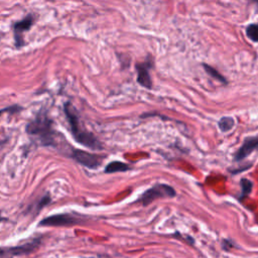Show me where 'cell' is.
I'll list each match as a JSON object with an SVG mask.
<instances>
[{
    "instance_id": "1",
    "label": "cell",
    "mask_w": 258,
    "mask_h": 258,
    "mask_svg": "<svg viewBox=\"0 0 258 258\" xmlns=\"http://www.w3.org/2000/svg\"><path fill=\"white\" fill-rule=\"evenodd\" d=\"M63 110L67 116V119L70 123V130L75 140L78 143L90 149H94V150L102 149L103 146L100 143V141L97 139V137L92 132L88 131L86 128H83L81 126L79 114L76 108L71 103H66Z\"/></svg>"
},
{
    "instance_id": "2",
    "label": "cell",
    "mask_w": 258,
    "mask_h": 258,
    "mask_svg": "<svg viewBox=\"0 0 258 258\" xmlns=\"http://www.w3.org/2000/svg\"><path fill=\"white\" fill-rule=\"evenodd\" d=\"M26 132L35 136L42 145L48 146L54 144V130L52 120L45 113H39L35 119L26 126Z\"/></svg>"
},
{
    "instance_id": "3",
    "label": "cell",
    "mask_w": 258,
    "mask_h": 258,
    "mask_svg": "<svg viewBox=\"0 0 258 258\" xmlns=\"http://www.w3.org/2000/svg\"><path fill=\"white\" fill-rule=\"evenodd\" d=\"M176 196L175 189L165 183H156L152 187L145 190L141 197L137 200L138 203H140L143 206H147L151 204L156 199L160 198H173Z\"/></svg>"
},
{
    "instance_id": "4",
    "label": "cell",
    "mask_w": 258,
    "mask_h": 258,
    "mask_svg": "<svg viewBox=\"0 0 258 258\" xmlns=\"http://www.w3.org/2000/svg\"><path fill=\"white\" fill-rule=\"evenodd\" d=\"M40 243H41V237H38L30 242L24 243L19 246L0 249V258H11L14 256L30 254L39 247Z\"/></svg>"
},
{
    "instance_id": "5",
    "label": "cell",
    "mask_w": 258,
    "mask_h": 258,
    "mask_svg": "<svg viewBox=\"0 0 258 258\" xmlns=\"http://www.w3.org/2000/svg\"><path fill=\"white\" fill-rule=\"evenodd\" d=\"M72 157L80 164L91 169L99 167L104 159V157L101 155L90 153L80 149H74L72 152Z\"/></svg>"
},
{
    "instance_id": "6",
    "label": "cell",
    "mask_w": 258,
    "mask_h": 258,
    "mask_svg": "<svg viewBox=\"0 0 258 258\" xmlns=\"http://www.w3.org/2000/svg\"><path fill=\"white\" fill-rule=\"evenodd\" d=\"M80 221L76 217L70 214H57L44 218L39 222V226L44 227H59V226H73L78 224Z\"/></svg>"
},
{
    "instance_id": "7",
    "label": "cell",
    "mask_w": 258,
    "mask_h": 258,
    "mask_svg": "<svg viewBox=\"0 0 258 258\" xmlns=\"http://www.w3.org/2000/svg\"><path fill=\"white\" fill-rule=\"evenodd\" d=\"M34 22V16L32 14L27 15L23 19L15 22L13 24V34H14V43L16 47H20L24 44L23 40V32L30 29Z\"/></svg>"
},
{
    "instance_id": "8",
    "label": "cell",
    "mask_w": 258,
    "mask_h": 258,
    "mask_svg": "<svg viewBox=\"0 0 258 258\" xmlns=\"http://www.w3.org/2000/svg\"><path fill=\"white\" fill-rule=\"evenodd\" d=\"M256 149H258V136L248 137L244 140L241 147L235 153L234 160L241 161Z\"/></svg>"
},
{
    "instance_id": "9",
    "label": "cell",
    "mask_w": 258,
    "mask_h": 258,
    "mask_svg": "<svg viewBox=\"0 0 258 258\" xmlns=\"http://www.w3.org/2000/svg\"><path fill=\"white\" fill-rule=\"evenodd\" d=\"M150 61H145L136 64L137 70V82L144 88L150 89L152 87V81L149 75Z\"/></svg>"
},
{
    "instance_id": "10",
    "label": "cell",
    "mask_w": 258,
    "mask_h": 258,
    "mask_svg": "<svg viewBox=\"0 0 258 258\" xmlns=\"http://www.w3.org/2000/svg\"><path fill=\"white\" fill-rule=\"evenodd\" d=\"M130 169L131 167L127 163H124L121 161H112L106 165L104 171L106 173H114V172H123Z\"/></svg>"
},
{
    "instance_id": "11",
    "label": "cell",
    "mask_w": 258,
    "mask_h": 258,
    "mask_svg": "<svg viewBox=\"0 0 258 258\" xmlns=\"http://www.w3.org/2000/svg\"><path fill=\"white\" fill-rule=\"evenodd\" d=\"M50 203H51V198H50V196H49L48 194H46L45 196H43L42 198H40V199L32 206V208H31L30 211H33V214H34V215H37L43 207H46V206L49 205Z\"/></svg>"
},
{
    "instance_id": "12",
    "label": "cell",
    "mask_w": 258,
    "mask_h": 258,
    "mask_svg": "<svg viewBox=\"0 0 258 258\" xmlns=\"http://www.w3.org/2000/svg\"><path fill=\"white\" fill-rule=\"evenodd\" d=\"M203 67H204V69H205V71L211 76V77H213L214 79H216V80H218L219 82H221L222 84H227V80L225 79V77H223L216 69H214L213 67H211V66H209V64H206V63H203Z\"/></svg>"
},
{
    "instance_id": "13",
    "label": "cell",
    "mask_w": 258,
    "mask_h": 258,
    "mask_svg": "<svg viewBox=\"0 0 258 258\" xmlns=\"http://www.w3.org/2000/svg\"><path fill=\"white\" fill-rule=\"evenodd\" d=\"M234 119L227 116V117H223L220 119L218 125H219V128L223 131V132H227L229 130H231L234 126Z\"/></svg>"
},
{
    "instance_id": "14",
    "label": "cell",
    "mask_w": 258,
    "mask_h": 258,
    "mask_svg": "<svg viewBox=\"0 0 258 258\" xmlns=\"http://www.w3.org/2000/svg\"><path fill=\"white\" fill-rule=\"evenodd\" d=\"M240 184H241V197H240V200L241 199H244L246 196H248L251 190H252V187H253V183L251 180L247 179V178H242L240 180Z\"/></svg>"
},
{
    "instance_id": "15",
    "label": "cell",
    "mask_w": 258,
    "mask_h": 258,
    "mask_svg": "<svg viewBox=\"0 0 258 258\" xmlns=\"http://www.w3.org/2000/svg\"><path fill=\"white\" fill-rule=\"evenodd\" d=\"M247 36L254 42H258V24H250L246 28Z\"/></svg>"
},
{
    "instance_id": "16",
    "label": "cell",
    "mask_w": 258,
    "mask_h": 258,
    "mask_svg": "<svg viewBox=\"0 0 258 258\" xmlns=\"http://www.w3.org/2000/svg\"><path fill=\"white\" fill-rule=\"evenodd\" d=\"M20 109H21V108H20L19 106H17V105H15V106H10V107H7V108H3V109H1V110H0V115H1L2 113H5V112L14 113V112L19 111Z\"/></svg>"
},
{
    "instance_id": "17",
    "label": "cell",
    "mask_w": 258,
    "mask_h": 258,
    "mask_svg": "<svg viewBox=\"0 0 258 258\" xmlns=\"http://www.w3.org/2000/svg\"><path fill=\"white\" fill-rule=\"evenodd\" d=\"M250 3H255L256 5H257V7H258V0H248Z\"/></svg>"
},
{
    "instance_id": "18",
    "label": "cell",
    "mask_w": 258,
    "mask_h": 258,
    "mask_svg": "<svg viewBox=\"0 0 258 258\" xmlns=\"http://www.w3.org/2000/svg\"><path fill=\"white\" fill-rule=\"evenodd\" d=\"M3 220H4V218H3V217L1 216V214H0V222H1V221H3Z\"/></svg>"
},
{
    "instance_id": "19",
    "label": "cell",
    "mask_w": 258,
    "mask_h": 258,
    "mask_svg": "<svg viewBox=\"0 0 258 258\" xmlns=\"http://www.w3.org/2000/svg\"><path fill=\"white\" fill-rule=\"evenodd\" d=\"M0 37H1V36H0Z\"/></svg>"
}]
</instances>
